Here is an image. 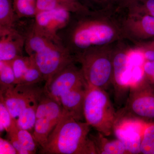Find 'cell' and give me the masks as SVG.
I'll list each match as a JSON object with an SVG mask.
<instances>
[{
    "mask_svg": "<svg viewBox=\"0 0 154 154\" xmlns=\"http://www.w3.org/2000/svg\"><path fill=\"white\" fill-rule=\"evenodd\" d=\"M113 11L91 10L72 14L58 33L60 44L75 58L86 51L115 44L123 38L120 20Z\"/></svg>",
    "mask_w": 154,
    "mask_h": 154,
    "instance_id": "1",
    "label": "cell"
},
{
    "mask_svg": "<svg viewBox=\"0 0 154 154\" xmlns=\"http://www.w3.org/2000/svg\"><path fill=\"white\" fill-rule=\"evenodd\" d=\"M91 127L86 122L76 120L63 110L60 119L39 153L97 154L89 136Z\"/></svg>",
    "mask_w": 154,
    "mask_h": 154,
    "instance_id": "2",
    "label": "cell"
},
{
    "mask_svg": "<svg viewBox=\"0 0 154 154\" xmlns=\"http://www.w3.org/2000/svg\"><path fill=\"white\" fill-rule=\"evenodd\" d=\"M115 44L86 51L75 57L88 86L105 90L112 85Z\"/></svg>",
    "mask_w": 154,
    "mask_h": 154,
    "instance_id": "3",
    "label": "cell"
},
{
    "mask_svg": "<svg viewBox=\"0 0 154 154\" xmlns=\"http://www.w3.org/2000/svg\"><path fill=\"white\" fill-rule=\"evenodd\" d=\"M85 122L98 132L109 136L113 133L116 112L105 90L87 86L84 102Z\"/></svg>",
    "mask_w": 154,
    "mask_h": 154,
    "instance_id": "4",
    "label": "cell"
},
{
    "mask_svg": "<svg viewBox=\"0 0 154 154\" xmlns=\"http://www.w3.org/2000/svg\"><path fill=\"white\" fill-rule=\"evenodd\" d=\"M125 106L116 112V122L123 119L154 123V87L144 76L129 85Z\"/></svg>",
    "mask_w": 154,
    "mask_h": 154,
    "instance_id": "5",
    "label": "cell"
},
{
    "mask_svg": "<svg viewBox=\"0 0 154 154\" xmlns=\"http://www.w3.org/2000/svg\"><path fill=\"white\" fill-rule=\"evenodd\" d=\"M29 56L33 58L45 84L68 65L75 63L74 57L68 50L61 44L48 38H45Z\"/></svg>",
    "mask_w": 154,
    "mask_h": 154,
    "instance_id": "6",
    "label": "cell"
},
{
    "mask_svg": "<svg viewBox=\"0 0 154 154\" xmlns=\"http://www.w3.org/2000/svg\"><path fill=\"white\" fill-rule=\"evenodd\" d=\"M63 112L62 106L44 91L38 103L32 134L35 141L41 148L46 143L50 134L60 119Z\"/></svg>",
    "mask_w": 154,
    "mask_h": 154,
    "instance_id": "7",
    "label": "cell"
},
{
    "mask_svg": "<svg viewBox=\"0 0 154 154\" xmlns=\"http://www.w3.org/2000/svg\"><path fill=\"white\" fill-rule=\"evenodd\" d=\"M121 42H119L115 45L113 58L112 85L114 88L115 101L118 106L124 102L130 88L128 83L129 78L130 47Z\"/></svg>",
    "mask_w": 154,
    "mask_h": 154,
    "instance_id": "8",
    "label": "cell"
},
{
    "mask_svg": "<svg viewBox=\"0 0 154 154\" xmlns=\"http://www.w3.org/2000/svg\"><path fill=\"white\" fill-rule=\"evenodd\" d=\"M75 63L68 65L45 84V93L60 105L61 96L64 94L77 87L87 85L81 69Z\"/></svg>",
    "mask_w": 154,
    "mask_h": 154,
    "instance_id": "9",
    "label": "cell"
},
{
    "mask_svg": "<svg viewBox=\"0 0 154 154\" xmlns=\"http://www.w3.org/2000/svg\"><path fill=\"white\" fill-rule=\"evenodd\" d=\"M72 14L63 8L38 12L34 17L32 27L37 33L60 44L58 33L68 25Z\"/></svg>",
    "mask_w": 154,
    "mask_h": 154,
    "instance_id": "10",
    "label": "cell"
},
{
    "mask_svg": "<svg viewBox=\"0 0 154 154\" xmlns=\"http://www.w3.org/2000/svg\"><path fill=\"white\" fill-rule=\"evenodd\" d=\"M120 22L124 38H128L135 44L154 39V17L128 11Z\"/></svg>",
    "mask_w": 154,
    "mask_h": 154,
    "instance_id": "11",
    "label": "cell"
},
{
    "mask_svg": "<svg viewBox=\"0 0 154 154\" xmlns=\"http://www.w3.org/2000/svg\"><path fill=\"white\" fill-rule=\"evenodd\" d=\"M38 84H19L0 92V97L2 98L17 125L21 113L29 101L44 90V87L42 88Z\"/></svg>",
    "mask_w": 154,
    "mask_h": 154,
    "instance_id": "12",
    "label": "cell"
},
{
    "mask_svg": "<svg viewBox=\"0 0 154 154\" xmlns=\"http://www.w3.org/2000/svg\"><path fill=\"white\" fill-rule=\"evenodd\" d=\"M148 123L135 119H119L116 122L113 133L122 141L129 154H140L142 137Z\"/></svg>",
    "mask_w": 154,
    "mask_h": 154,
    "instance_id": "13",
    "label": "cell"
},
{
    "mask_svg": "<svg viewBox=\"0 0 154 154\" xmlns=\"http://www.w3.org/2000/svg\"><path fill=\"white\" fill-rule=\"evenodd\" d=\"M25 37L14 28H0V61L11 62L22 55Z\"/></svg>",
    "mask_w": 154,
    "mask_h": 154,
    "instance_id": "14",
    "label": "cell"
},
{
    "mask_svg": "<svg viewBox=\"0 0 154 154\" xmlns=\"http://www.w3.org/2000/svg\"><path fill=\"white\" fill-rule=\"evenodd\" d=\"M88 85L77 87L61 96L60 104L65 111L78 121L84 119V102Z\"/></svg>",
    "mask_w": 154,
    "mask_h": 154,
    "instance_id": "15",
    "label": "cell"
},
{
    "mask_svg": "<svg viewBox=\"0 0 154 154\" xmlns=\"http://www.w3.org/2000/svg\"><path fill=\"white\" fill-rule=\"evenodd\" d=\"M89 137L94 142L97 154H128L124 143L118 139H108L99 132Z\"/></svg>",
    "mask_w": 154,
    "mask_h": 154,
    "instance_id": "16",
    "label": "cell"
},
{
    "mask_svg": "<svg viewBox=\"0 0 154 154\" xmlns=\"http://www.w3.org/2000/svg\"><path fill=\"white\" fill-rule=\"evenodd\" d=\"M44 90L33 96L23 110L17 123V126L20 128L29 131L34 128L36 120V113L39 100Z\"/></svg>",
    "mask_w": 154,
    "mask_h": 154,
    "instance_id": "17",
    "label": "cell"
},
{
    "mask_svg": "<svg viewBox=\"0 0 154 154\" xmlns=\"http://www.w3.org/2000/svg\"><path fill=\"white\" fill-rule=\"evenodd\" d=\"M16 16L12 0H0V28H14Z\"/></svg>",
    "mask_w": 154,
    "mask_h": 154,
    "instance_id": "18",
    "label": "cell"
},
{
    "mask_svg": "<svg viewBox=\"0 0 154 154\" xmlns=\"http://www.w3.org/2000/svg\"><path fill=\"white\" fill-rule=\"evenodd\" d=\"M17 85L11 62L0 61V92Z\"/></svg>",
    "mask_w": 154,
    "mask_h": 154,
    "instance_id": "19",
    "label": "cell"
},
{
    "mask_svg": "<svg viewBox=\"0 0 154 154\" xmlns=\"http://www.w3.org/2000/svg\"><path fill=\"white\" fill-rule=\"evenodd\" d=\"M37 0H14V12L19 17H34L36 14Z\"/></svg>",
    "mask_w": 154,
    "mask_h": 154,
    "instance_id": "20",
    "label": "cell"
},
{
    "mask_svg": "<svg viewBox=\"0 0 154 154\" xmlns=\"http://www.w3.org/2000/svg\"><path fill=\"white\" fill-rule=\"evenodd\" d=\"M140 150V154H154V123L146 125L142 137Z\"/></svg>",
    "mask_w": 154,
    "mask_h": 154,
    "instance_id": "21",
    "label": "cell"
},
{
    "mask_svg": "<svg viewBox=\"0 0 154 154\" xmlns=\"http://www.w3.org/2000/svg\"><path fill=\"white\" fill-rule=\"evenodd\" d=\"M31 60L30 56H20L11 61V63L15 74L17 85L22 84L23 78Z\"/></svg>",
    "mask_w": 154,
    "mask_h": 154,
    "instance_id": "22",
    "label": "cell"
},
{
    "mask_svg": "<svg viewBox=\"0 0 154 154\" xmlns=\"http://www.w3.org/2000/svg\"><path fill=\"white\" fill-rule=\"evenodd\" d=\"M16 125L17 124L13 120L2 98L0 97V132L4 131L8 132Z\"/></svg>",
    "mask_w": 154,
    "mask_h": 154,
    "instance_id": "23",
    "label": "cell"
},
{
    "mask_svg": "<svg viewBox=\"0 0 154 154\" xmlns=\"http://www.w3.org/2000/svg\"><path fill=\"white\" fill-rule=\"evenodd\" d=\"M17 132L18 138L22 146L30 154L36 152V143L33 135L29 131L19 128L17 126Z\"/></svg>",
    "mask_w": 154,
    "mask_h": 154,
    "instance_id": "24",
    "label": "cell"
},
{
    "mask_svg": "<svg viewBox=\"0 0 154 154\" xmlns=\"http://www.w3.org/2000/svg\"><path fill=\"white\" fill-rule=\"evenodd\" d=\"M128 10L129 12L147 14L154 17V0H139L136 5Z\"/></svg>",
    "mask_w": 154,
    "mask_h": 154,
    "instance_id": "25",
    "label": "cell"
},
{
    "mask_svg": "<svg viewBox=\"0 0 154 154\" xmlns=\"http://www.w3.org/2000/svg\"><path fill=\"white\" fill-rule=\"evenodd\" d=\"M62 8L68 10L72 14L89 11L88 7L84 5L79 0H57Z\"/></svg>",
    "mask_w": 154,
    "mask_h": 154,
    "instance_id": "26",
    "label": "cell"
},
{
    "mask_svg": "<svg viewBox=\"0 0 154 154\" xmlns=\"http://www.w3.org/2000/svg\"><path fill=\"white\" fill-rule=\"evenodd\" d=\"M17 125H16L7 132L9 141L17 150L18 154H30L28 151L23 147L18 138L17 132Z\"/></svg>",
    "mask_w": 154,
    "mask_h": 154,
    "instance_id": "27",
    "label": "cell"
},
{
    "mask_svg": "<svg viewBox=\"0 0 154 154\" xmlns=\"http://www.w3.org/2000/svg\"><path fill=\"white\" fill-rule=\"evenodd\" d=\"M143 51L146 61H154V39L135 44Z\"/></svg>",
    "mask_w": 154,
    "mask_h": 154,
    "instance_id": "28",
    "label": "cell"
},
{
    "mask_svg": "<svg viewBox=\"0 0 154 154\" xmlns=\"http://www.w3.org/2000/svg\"><path fill=\"white\" fill-rule=\"evenodd\" d=\"M57 8H62L57 0H37L36 2V14L38 12Z\"/></svg>",
    "mask_w": 154,
    "mask_h": 154,
    "instance_id": "29",
    "label": "cell"
},
{
    "mask_svg": "<svg viewBox=\"0 0 154 154\" xmlns=\"http://www.w3.org/2000/svg\"><path fill=\"white\" fill-rule=\"evenodd\" d=\"M0 154H18L16 149L9 140L0 138Z\"/></svg>",
    "mask_w": 154,
    "mask_h": 154,
    "instance_id": "30",
    "label": "cell"
},
{
    "mask_svg": "<svg viewBox=\"0 0 154 154\" xmlns=\"http://www.w3.org/2000/svg\"><path fill=\"white\" fill-rule=\"evenodd\" d=\"M94 2L102 5L103 10L113 11V5L117 4V0H93Z\"/></svg>",
    "mask_w": 154,
    "mask_h": 154,
    "instance_id": "31",
    "label": "cell"
},
{
    "mask_svg": "<svg viewBox=\"0 0 154 154\" xmlns=\"http://www.w3.org/2000/svg\"><path fill=\"white\" fill-rule=\"evenodd\" d=\"M139 0H117V4L120 8L128 9L137 3Z\"/></svg>",
    "mask_w": 154,
    "mask_h": 154,
    "instance_id": "32",
    "label": "cell"
}]
</instances>
